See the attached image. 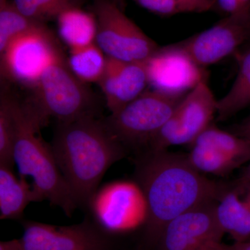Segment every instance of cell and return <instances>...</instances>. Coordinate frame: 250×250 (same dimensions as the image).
<instances>
[{
    "mask_svg": "<svg viewBox=\"0 0 250 250\" xmlns=\"http://www.w3.org/2000/svg\"><path fill=\"white\" fill-rule=\"evenodd\" d=\"M234 134L250 141V123L243 121L234 128Z\"/></svg>",
    "mask_w": 250,
    "mask_h": 250,
    "instance_id": "obj_29",
    "label": "cell"
},
{
    "mask_svg": "<svg viewBox=\"0 0 250 250\" xmlns=\"http://www.w3.org/2000/svg\"><path fill=\"white\" fill-rule=\"evenodd\" d=\"M217 203L198 206L171 220L155 250H211L222 243L225 233L217 219Z\"/></svg>",
    "mask_w": 250,
    "mask_h": 250,
    "instance_id": "obj_12",
    "label": "cell"
},
{
    "mask_svg": "<svg viewBox=\"0 0 250 250\" xmlns=\"http://www.w3.org/2000/svg\"><path fill=\"white\" fill-rule=\"evenodd\" d=\"M185 5L191 13H203L214 9L215 0H175Z\"/></svg>",
    "mask_w": 250,
    "mask_h": 250,
    "instance_id": "obj_27",
    "label": "cell"
},
{
    "mask_svg": "<svg viewBox=\"0 0 250 250\" xmlns=\"http://www.w3.org/2000/svg\"><path fill=\"white\" fill-rule=\"evenodd\" d=\"M98 84L111 113L121 109L146 91L149 84L146 62H123L108 58Z\"/></svg>",
    "mask_w": 250,
    "mask_h": 250,
    "instance_id": "obj_13",
    "label": "cell"
},
{
    "mask_svg": "<svg viewBox=\"0 0 250 250\" xmlns=\"http://www.w3.org/2000/svg\"><path fill=\"white\" fill-rule=\"evenodd\" d=\"M44 26L45 23L24 16L9 1L0 9V54L16 38Z\"/></svg>",
    "mask_w": 250,
    "mask_h": 250,
    "instance_id": "obj_22",
    "label": "cell"
},
{
    "mask_svg": "<svg viewBox=\"0 0 250 250\" xmlns=\"http://www.w3.org/2000/svg\"><path fill=\"white\" fill-rule=\"evenodd\" d=\"M32 184L25 178L18 179L13 167L0 165V218L20 220L29 204L43 201Z\"/></svg>",
    "mask_w": 250,
    "mask_h": 250,
    "instance_id": "obj_14",
    "label": "cell"
},
{
    "mask_svg": "<svg viewBox=\"0 0 250 250\" xmlns=\"http://www.w3.org/2000/svg\"><path fill=\"white\" fill-rule=\"evenodd\" d=\"M57 20L59 37L70 50L95 43L97 22L93 14L75 8L62 13Z\"/></svg>",
    "mask_w": 250,
    "mask_h": 250,
    "instance_id": "obj_16",
    "label": "cell"
},
{
    "mask_svg": "<svg viewBox=\"0 0 250 250\" xmlns=\"http://www.w3.org/2000/svg\"></svg>",
    "mask_w": 250,
    "mask_h": 250,
    "instance_id": "obj_35",
    "label": "cell"
},
{
    "mask_svg": "<svg viewBox=\"0 0 250 250\" xmlns=\"http://www.w3.org/2000/svg\"><path fill=\"white\" fill-rule=\"evenodd\" d=\"M82 0H13L17 9L27 17L44 22L57 19L68 10L80 7Z\"/></svg>",
    "mask_w": 250,
    "mask_h": 250,
    "instance_id": "obj_23",
    "label": "cell"
},
{
    "mask_svg": "<svg viewBox=\"0 0 250 250\" xmlns=\"http://www.w3.org/2000/svg\"><path fill=\"white\" fill-rule=\"evenodd\" d=\"M230 185L231 188L241 196L250 192V163L238 176V178L230 184Z\"/></svg>",
    "mask_w": 250,
    "mask_h": 250,
    "instance_id": "obj_26",
    "label": "cell"
},
{
    "mask_svg": "<svg viewBox=\"0 0 250 250\" xmlns=\"http://www.w3.org/2000/svg\"><path fill=\"white\" fill-rule=\"evenodd\" d=\"M34 90L29 101L45 123L51 117L67 122L95 116L93 95L72 73L62 48L47 64Z\"/></svg>",
    "mask_w": 250,
    "mask_h": 250,
    "instance_id": "obj_4",
    "label": "cell"
},
{
    "mask_svg": "<svg viewBox=\"0 0 250 250\" xmlns=\"http://www.w3.org/2000/svg\"><path fill=\"white\" fill-rule=\"evenodd\" d=\"M185 95L172 90L145 91L104 122L123 146L147 147Z\"/></svg>",
    "mask_w": 250,
    "mask_h": 250,
    "instance_id": "obj_5",
    "label": "cell"
},
{
    "mask_svg": "<svg viewBox=\"0 0 250 250\" xmlns=\"http://www.w3.org/2000/svg\"><path fill=\"white\" fill-rule=\"evenodd\" d=\"M59 48L46 25L16 38L0 54L1 77L34 89Z\"/></svg>",
    "mask_w": 250,
    "mask_h": 250,
    "instance_id": "obj_9",
    "label": "cell"
},
{
    "mask_svg": "<svg viewBox=\"0 0 250 250\" xmlns=\"http://www.w3.org/2000/svg\"><path fill=\"white\" fill-rule=\"evenodd\" d=\"M18 100L3 90L0 98V165L13 167L17 134L16 110Z\"/></svg>",
    "mask_w": 250,
    "mask_h": 250,
    "instance_id": "obj_20",
    "label": "cell"
},
{
    "mask_svg": "<svg viewBox=\"0 0 250 250\" xmlns=\"http://www.w3.org/2000/svg\"><path fill=\"white\" fill-rule=\"evenodd\" d=\"M250 104V48L241 54L236 80L228 93L218 100L217 119L225 121Z\"/></svg>",
    "mask_w": 250,
    "mask_h": 250,
    "instance_id": "obj_17",
    "label": "cell"
},
{
    "mask_svg": "<svg viewBox=\"0 0 250 250\" xmlns=\"http://www.w3.org/2000/svg\"><path fill=\"white\" fill-rule=\"evenodd\" d=\"M211 250H250V240L243 242H235L231 245L220 243L212 248Z\"/></svg>",
    "mask_w": 250,
    "mask_h": 250,
    "instance_id": "obj_28",
    "label": "cell"
},
{
    "mask_svg": "<svg viewBox=\"0 0 250 250\" xmlns=\"http://www.w3.org/2000/svg\"><path fill=\"white\" fill-rule=\"evenodd\" d=\"M113 1H116V2L118 3V1H120V0H113Z\"/></svg>",
    "mask_w": 250,
    "mask_h": 250,
    "instance_id": "obj_34",
    "label": "cell"
},
{
    "mask_svg": "<svg viewBox=\"0 0 250 250\" xmlns=\"http://www.w3.org/2000/svg\"><path fill=\"white\" fill-rule=\"evenodd\" d=\"M50 146L79 207L85 208L108 169L126 156L125 146L95 116L57 121Z\"/></svg>",
    "mask_w": 250,
    "mask_h": 250,
    "instance_id": "obj_2",
    "label": "cell"
},
{
    "mask_svg": "<svg viewBox=\"0 0 250 250\" xmlns=\"http://www.w3.org/2000/svg\"><path fill=\"white\" fill-rule=\"evenodd\" d=\"M246 49L250 48V27H249V35H248V41L246 42Z\"/></svg>",
    "mask_w": 250,
    "mask_h": 250,
    "instance_id": "obj_31",
    "label": "cell"
},
{
    "mask_svg": "<svg viewBox=\"0 0 250 250\" xmlns=\"http://www.w3.org/2000/svg\"><path fill=\"white\" fill-rule=\"evenodd\" d=\"M106 60L107 57L95 42L86 47L70 50L67 58L72 73L85 84L98 83L104 71Z\"/></svg>",
    "mask_w": 250,
    "mask_h": 250,
    "instance_id": "obj_18",
    "label": "cell"
},
{
    "mask_svg": "<svg viewBox=\"0 0 250 250\" xmlns=\"http://www.w3.org/2000/svg\"><path fill=\"white\" fill-rule=\"evenodd\" d=\"M93 14L97 22L95 43L108 58L146 62L160 49L113 0H95Z\"/></svg>",
    "mask_w": 250,
    "mask_h": 250,
    "instance_id": "obj_6",
    "label": "cell"
},
{
    "mask_svg": "<svg viewBox=\"0 0 250 250\" xmlns=\"http://www.w3.org/2000/svg\"><path fill=\"white\" fill-rule=\"evenodd\" d=\"M215 7L228 16L246 12L250 9V0H215Z\"/></svg>",
    "mask_w": 250,
    "mask_h": 250,
    "instance_id": "obj_25",
    "label": "cell"
},
{
    "mask_svg": "<svg viewBox=\"0 0 250 250\" xmlns=\"http://www.w3.org/2000/svg\"><path fill=\"white\" fill-rule=\"evenodd\" d=\"M9 1V0H0V9H1V8L4 7L5 5L7 4Z\"/></svg>",
    "mask_w": 250,
    "mask_h": 250,
    "instance_id": "obj_32",
    "label": "cell"
},
{
    "mask_svg": "<svg viewBox=\"0 0 250 250\" xmlns=\"http://www.w3.org/2000/svg\"><path fill=\"white\" fill-rule=\"evenodd\" d=\"M143 9L162 16L191 13L185 5L175 0H133Z\"/></svg>",
    "mask_w": 250,
    "mask_h": 250,
    "instance_id": "obj_24",
    "label": "cell"
},
{
    "mask_svg": "<svg viewBox=\"0 0 250 250\" xmlns=\"http://www.w3.org/2000/svg\"><path fill=\"white\" fill-rule=\"evenodd\" d=\"M191 145L213 148L233 158L243 165L250 162V141L218 129L214 125H210Z\"/></svg>",
    "mask_w": 250,
    "mask_h": 250,
    "instance_id": "obj_19",
    "label": "cell"
},
{
    "mask_svg": "<svg viewBox=\"0 0 250 250\" xmlns=\"http://www.w3.org/2000/svg\"><path fill=\"white\" fill-rule=\"evenodd\" d=\"M136 182L147 204L139 250H155L163 231L184 212L218 202L230 184L208 179L189 162L187 155L147 149L136 160Z\"/></svg>",
    "mask_w": 250,
    "mask_h": 250,
    "instance_id": "obj_1",
    "label": "cell"
},
{
    "mask_svg": "<svg viewBox=\"0 0 250 250\" xmlns=\"http://www.w3.org/2000/svg\"><path fill=\"white\" fill-rule=\"evenodd\" d=\"M187 154L190 164L202 174L225 177L243 165L223 153L207 146L191 145Z\"/></svg>",
    "mask_w": 250,
    "mask_h": 250,
    "instance_id": "obj_21",
    "label": "cell"
},
{
    "mask_svg": "<svg viewBox=\"0 0 250 250\" xmlns=\"http://www.w3.org/2000/svg\"><path fill=\"white\" fill-rule=\"evenodd\" d=\"M244 121L248 122V123H250V114L249 115V116H248V118H247Z\"/></svg>",
    "mask_w": 250,
    "mask_h": 250,
    "instance_id": "obj_33",
    "label": "cell"
},
{
    "mask_svg": "<svg viewBox=\"0 0 250 250\" xmlns=\"http://www.w3.org/2000/svg\"><path fill=\"white\" fill-rule=\"evenodd\" d=\"M218 223L235 242L250 239V192L240 195L231 188L216 205Z\"/></svg>",
    "mask_w": 250,
    "mask_h": 250,
    "instance_id": "obj_15",
    "label": "cell"
},
{
    "mask_svg": "<svg viewBox=\"0 0 250 250\" xmlns=\"http://www.w3.org/2000/svg\"><path fill=\"white\" fill-rule=\"evenodd\" d=\"M22 226V250H115L111 235L88 218L70 226L34 221H24Z\"/></svg>",
    "mask_w": 250,
    "mask_h": 250,
    "instance_id": "obj_11",
    "label": "cell"
},
{
    "mask_svg": "<svg viewBox=\"0 0 250 250\" xmlns=\"http://www.w3.org/2000/svg\"><path fill=\"white\" fill-rule=\"evenodd\" d=\"M0 250H22L21 239H14L0 243Z\"/></svg>",
    "mask_w": 250,
    "mask_h": 250,
    "instance_id": "obj_30",
    "label": "cell"
},
{
    "mask_svg": "<svg viewBox=\"0 0 250 250\" xmlns=\"http://www.w3.org/2000/svg\"><path fill=\"white\" fill-rule=\"evenodd\" d=\"M87 209L93 221L111 236L142 229L147 218L146 196L136 181L105 184L94 194Z\"/></svg>",
    "mask_w": 250,
    "mask_h": 250,
    "instance_id": "obj_7",
    "label": "cell"
},
{
    "mask_svg": "<svg viewBox=\"0 0 250 250\" xmlns=\"http://www.w3.org/2000/svg\"><path fill=\"white\" fill-rule=\"evenodd\" d=\"M218 111V100L205 80L185 95L170 119L149 143L147 149L165 150L190 145L210 125Z\"/></svg>",
    "mask_w": 250,
    "mask_h": 250,
    "instance_id": "obj_8",
    "label": "cell"
},
{
    "mask_svg": "<svg viewBox=\"0 0 250 250\" xmlns=\"http://www.w3.org/2000/svg\"><path fill=\"white\" fill-rule=\"evenodd\" d=\"M16 116L14 161L21 177H30L33 187L44 200L71 216L79 205L59 169L50 145L39 135L45 122L28 101L18 100Z\"/></svg>",
    "mask_w": 250,
    "mask_h": 250,
    "instance_id": "obj_3",
    "label": "cell"
},
{
    "mask_svg": "<svg viewBox=\"0 0 250 250\" xmlns=\"http://www.w3.org/2000/svg\"><path fill=\"white\" fill-rule=\"evenodd\" d=\"M250 11L229 15L214 26L171 48L198 67L216 63L246 44L249 35Z\"/></svg>",
    "mask_w": 250,
    "mask_h": 250,
    "instance_id": "obj_10",
    "label": "cell"
}]
</instances>
